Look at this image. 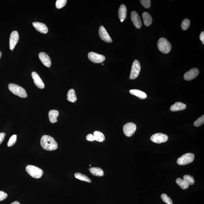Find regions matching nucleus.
Segmentation results:
<instances>
[{
    "label": "nucleus",
    "instance_id": "nucleus-1",
    "mask_svg": "<svg viewBox=\"0 0 204 204\" xmlns=\"http://www.w3.org/2000/svg\"><path fill=\"white\" fill-rule=\"evenodd\" d=\"M41 145L44 150L51 151L58 148V144L53 137L49 135H43L41 138Z\"/></svg>",
    "mask_w": 204,
    "mask_h": 204
},
{
    "label": "nucleus",
    "instance_id": "nucleus-2",
    "mask_svg": "<svg viewBox=\"0 0 204 204\" xmlns=\"http://www.w3.org/2000/svg\"><path fill=\"white\" fill-rule=\"evenodd\" d=\"M157 45L159 50L164 54H168L172 48L170 43L163 37L159 39Z\"/></svg>",
    "mask_w": 204,
    "mask_h": 204
},
{
    "label": "nucleus",
    "instance_id": "nucleus-3",
    "mask_svg": "<svg viewBox=\"0 0 204 204\" xmlns=\"http://www.w3.org/2000/svg\"><path fill=\"white\" fill-rule=\"evenodd\" d=\"M8 89L13 93L22 98H25L27 96L26 91L21 87L14 84H10Z\"/></svg>",
    "mask_w": 204,
    "mask_h": 204
},
{
    "label": "nucleus",
    "instance_id": "nucleus-4",
    "mask_svg": "<svg viewBox=\"0 0 204 204\" xmlns=\"http://www.w3.org/2000/svg\"><path fill=\"white\" fill-rule=\"evenodd\" d=\"M26 171L29 175L35 179H39L43 174L42 170L37 166L29 165L26 167Z\"/></svg>",
    "mask_w": 204,
    "mask_h": 204
},
{
    "label": "nucleus",
    "instance_id": "nucleus-5",
    "mask_svg": "<svg viewBox=\"0 0 204 204\" xmlns=\"http://www.w3.org/2000/svg\"><path fill=\"white\" fill-rule=\"evenodd\" d=\"M194 158L195 155L193 154L187 153L178 158L177 163L179 165H186L193 162L194 160Z\"/></svg>",
    "mask_w": 204,
    "mask_h": 204
},
{
    "label": "nucleus",
    "instance_id": "nucleus-6",
    "mask_svg": "<svg viewBox=\"0 0 204 204\" xmlns=\"http://www.w3.org/2000/svg\"><path fill=\"white\" fill-rule=\"evenodd\" d=\"M141 65L139 61L135 60L132 65L130 78L131 80H134L138 77L140 72Z\"/></svg>",
    "mask_w": 204,
    "mask_h": 204
},
{
    "label": "nucleus",
    "instance_id": "nucleus-7",
    "mask_svg": "<svg viewBox=\"0 0 204 204\" xmlns=\"http://www.w3.org/2000/svg\"><path fill=\"white\" fill-rule=\"evenodd\" d=\"M136 129L137 126L134 123H128L123 126V131L127 137H130L134 134Z\"/></svg>",
    "mask_w": 204,
    "mask_h": 204
},
{
    "label": "nucleus",
    "instance_id": "nucleus-8",
    "mask_svg": "<svg viewBox=\"0 0 204 204\" xmlns=\"http://www.w3.org/2000/svg\"><path fill=\"white\" fill-rule=\"evenodd\" d=\"M150 139L154 143L161 144L167 141L168 140V137L163 133H157L152 135Z\"/></svg>",
    "mask_w": 204,
    "mask_h": 204
},
{
    "label": "nucleus",
    "instance_id": "nucleus-9",
    "mask_svg": "<svg viewBox=\"0 0 204 204\" xmlns=\"http://www.w3.org/2000/svg\"><path fill=\"white\" fill-rule=\"evenodd\" d=\"M89 59L91 61L95 63H101L105 60V56L93 52L89 53Z\"/></svg>",
    "mask_w": 204,
    "mask_h": 204
},
{
    "label": "nucleus",
    "instance_id": "nucleus-10",
    "mask_svg": "<svg viewBox=\"0 0 204 204\" xmlns=\"http://www.w3.org/2000/svg\"><path fill=\"white\" fill-rule=\"evenodd\" d=\"M199 73L198 68H193L184 74V78L186 80H191L196 78Z\"/></svg>",
    "mask_w": 204,
    "mask_h": 204
},
{
    "label": "nucleus",
    "instance_id": "nucleus-11",
    "mask_svg": "<svg viewBox=\"0 0 204 204\" xmlns=\"http://www.w3.org/2000/svg\"><path fill=\"white\" fill-rule=\"evenodd\" d=\"M99 37L104 42L111 43L112 42V39L110 37L106 29L103 26H101L99 30Z\"/></svg>",
    "mask_w": 204,
    "mask_h": 204
},
{
    "label": "nucleus",
    "instance_id": "nucleus-12",
    "mask_svg": "<svg viewBox=\"0 0 204 204\" xmlns=\"http://www.w3.org/2000/svg\"><path fill=\"white\" fill-rule=\"evenodd\" d=\"M19 39V35L18 32L15 31L11 33L10 38V49L13 50L16 46Z\"/></svg>",
    "mask_w": 204,
    "mask_h": 204
},
{
    "label": "nucleus",
    "instance_id": "nucleus-13",
    "mask_svg": "<svg viewBox=\"0 0 204 204\" xmlns=\"http://www.w3.org/2000/svg\"><path fill=\"white\" fill-rule=\"evenodd\" d=\"M131 18L133 24L136 28L140 29L141 28V20L138 13L135 11L132 12L131 14Z\"/></svg>",
    "mask_w": 204,
    "mask_h": 204
},
{
    "label": "nucleus",
    "instance_id": "nucleus-14",
    "mask_svg": "<svg viewBox=\"0 0 204 204\" xmlns=\"http://www.w3.org/2000/svg\"><path fill=\"white\" fill-rule=\"evenodd\" d=\"M32 76L33 79L34 83L36 86L40 89H43L44 88L45 85L38 74L36 72H33L32 73Z\"/></svg>",
    "mask_w": 204,
    "mask_h": 204
},
{
    "label": "nucleus",
    "instance_id": "nucleus-15",
    "mask_svg": "<svg viewBox=\"0 0 204 204\" xmlns=\"http://www.w3.org/2000/svg\"><path fill=\"white\" fill-rule=\"evenodd\" d=\"M39 59L44 66L48 67H50L51 66V61L48 55L44 52H41L39 54Z\"/></svg>",
    "mask_w": 204,
    "mask_h": 204
},
{
    "label": "nucleus",
    "instance_id": "nucleus-16",
    "mask_svg": "<svg viewBox=\"0 0 204 204\" xmlns=\"http://www.w3.org/2000/svg\"><path fill=\"white\" fill-rule=\"evenodd\" d=\"M33 25L35 27L37 31L43 34H46L48 32V29L47 26L43 23L39 22H34Z\"/></svg>",
    "mask_w": 204,
    "mask_h": 204
},
{
    "label": "nucleus",
    "instance_id": "nucleus-17",
    "mask_svg": "<svg viewBox=\"0 0 204 204\" xmlns=\"http://www.w3.org/2000/svg\"><path fill=\"white\" fill-rule=\"evenodd\" d=\"M127 9L126 6L122 4L118 10V16L121 22H123L126 18Z\"/></svg>",
    "mask_w": 204,
    "mask_h": 204
},
{
    "label": "nucleus",
    "instance_id": "nucleus-18",
    "mask_svg": "<svg viewBox=\"0 0 204 204\" xmlns=\"http://www.w3.org/2000/svg\"><path fill=\"white\" fill-rule=\"evenodd\" d=\"M186 104L181 102H176L172 106H171L170 110L172 112H176L184 110L186 109Z\"/></svg>",
    "mask_w": 204,
    "mask_h": 204
},
{
    "label": "nucleus",
    "instance_id": "nucleus-19",
    "mask_svg": "<svg viewBox=\"0 0 204 204\" xmlns=\"http://www.w3.org/2000/svg\"><path fill=\"white\" fill-rule=\"evenodd\" d=\"M59 115V112L57 110H52L49 111V120L50 122L54 123L57 122V118Z\"/></svg>",
    "mask_w": 204,
    "mask_h": 204
},
{
    "label": "nucleus",
    "instance_id": "nucleus-20",
    "mask_svg": "<svg viewBox=\"0 0 204 204\" xmlns=\"http://www.w3.org/2000/svg\"><path fill=\"white\" fill-rule=\"evenodd\" d=\"M130 93L132 95L136 96L140 99H145L147 97L145 93L140 90L132 89L130 90Z\"/></svg>",
    "mask_w": 204,
    "mask_h": 204
},
{
    "label": "nucleus",
    "instance_id": "nucleus-21",
    "mask_svg": "<svg viewBox=\"0 0 204 204\" xmlns=\"http://www.w3.org/2000/svg\"><path fill=\"white\" fill-rule=\"evenodd\" d=\"M144 24L146 27H148L152 24V18L150 14L145 12L142 14Z\"/></svg>",
    "mask_w": 204,
    "mask_h": 204
},
{
    "label": "nucleus",
    "instance_id": "nucleus-22",
    "mask_svg": "<svg viewBox=\"0 0 204 204\" xmlns=\"http://www.w3.org/2000/svg\"><path fill=\"white\" fill-rule=\"evenodd\" d=\"M91 174L94 176H104V173L102 169L99 167H93L89 169Z\"/></svg>",
    "mask_w": 204,
    "mask_h": 204
},
{
    "label": "nucleus",
    "instance_id": "nucleus-23",
    "mask_svg": "<svg viewBox=\"0 0 204 204\" xmlns=\"http://www.w3.org/2000/svg\"><path fill=\"white\" fill-rule=\"evenodd\" d=\"M67 100L72 102H75L77 100V97L75 94V91L71 89L68 91L67 93Z\"/></svg>",
    "mask_w": 204,
    "mask_h": 204
},
{
    "label": "nucleus",
    "instance_id": "nucleus-24",
    "mask_svg": "<svg viewBox=\"0 0 204 204\" xmlns=\"http://www.w3.org/2000/svg\"><path fill=\"white\" fill-rule=\"evenodd\" d=\"M93 136L95 140L97 141L102 142L105 140V136L102 132L98 131H95L94 132Z\"/></svg>",
    "mask_w": 204,
    "mask_h": 204
},
{
    "label": "nucleus",
    "instance_id": "nucleus-25",
    "mask_svg": "<svg viewBox=\"0 0 204 204\" xmlns=\"http://www.w3.org/2000/svg\"><path fill=\"white\" fill-rule=\"evenodd\" d=\"M176 182L179 186H180L182 189H186L189 187V185L184 180L182 179L181 178H178L176 179Z\"/></svg>",
    "mask_w": 204,
    "mask_h": 204
},
{
    "label": "nucleus",
    "instance_id": "nucleus-26",
    "mask_svg": "<svg viewBox=\"0 0 204 204\" xmlns=\"http://www.w3.org/2000/svg\"><path fill=\"white\" fill-rule=\"evenodd\" d=\"M75 177L80 180L85 181L88 183H91V181L87 176L80 173H76L75 174Z\"/></svg>",
    "mask_w": 204,
    "mask_h": 204
},
{
    "label": "nucleus",
    "instance_id": "nucleus-27",
    "mask_svg": "<svg viewBox=\"0 0 204 204\" xmlns=\"http://www.w3.org/2000/svg\"><path fill=\"white\" fill-rule=\"evenodd\" d=\"M183 180L189 185H193L194 184V180L193 176L189 175H186L183 176Z\"/></svg>",
    "mask_w": 204,
    "mask_h": 204
},
{
    "label": "nucleus",
    "instance_id": "nucleus-28",
    "mask_svg": "<svg viewBox=\"0 0 204 204\" xmlns=\"http://www.w3.org/2000/svg\"><path fill=\"white\" fill-rule=\"evenodd\" d=\"M190 25V20L188 19H186L183 20L181 23V27L183 30H186L189 27Z\"/></svg>",
    "mask_w": 204,
    "mask_h": 204
},
{
    "label": "nucleus",
    "instance_id": "nucleus-29",
    "mask_svg": "<svg viewBox=\"0 0 204 204\" xmlns=\"http://www.w3.org/2000/svg\"><path fill=\"white\" fill-rule=\"evenodd\" d=\"M161 198L163 201L165 202V203L167 204H173V202L172 199L169 197L167 196V195L165 194V193H163L161 195Z\"/></svg>",
    "mask_w": 204,
    "mask_h": 204
},
{
    "label": "nucleus",
    "instance_id": "nucleus-30",
    "mask_svg": "<svg viewBox=\"0 0 204 204\" xmlns=\"http://www.w3.org/2000/svg\"><path fill=\"white\" fill-rule=\"evenodd\" d=\"M17 140V135H13L10 137L7 143V146L10 147L12 146L16 143Z\"/></svg>",
    "mask_w": 204,
    "mask_h": 204
},
{
    "label": "nucleus",
    "instance_id": "nucleus-31",
    "mask_svg": "<svg viewBox=\"0 0 204 204\" xmlns=\"http://www.w3.org/2000/svg\"><path fill=\"white\" fill-rule=\"evenodd\" d=\"M67 2L66 0H57L56 3V7L58 9H61L65 6Z\"/></svg>",
    "mask_w": 204,
    "mask_h": 204
},
{
    "label": "nucleus",
    "instance_id": "nucleus-32",
    "mask_svg": "<svg viewBox=\"0 0 204 204\" xmlns=\"http://www.w3.org/2000/svg\"><path fill=\"white\" fill-rule=\"evenodd\" d=\"M204 115H203L201 116V117L198 118V119H197L196 121H195L194 122L193 125H194V126L195 127H197L200 126H201V125L202 124H204Z\"/></svg>",
    "mask_w": 204,
    "mask_h": 204
},
{
    "label": "nucleus",
    "instance_id": "nucleus-33",
    "mask_svg": "<svg viewBox=\"0 0 204 204\" xmlns=\"http://www.w3.org/2000/svg\"><path fill=\"white\" fill-rule=\"evenodd\" d=\"M140 3L144 7L149 8L151 6V1L150 0H141Z\"/></svg>",
    "mask_w": 204,
    "mask_h": 204
},
{
    "label": "nucleus",
    "instance_id": "nucleus-34",
    "mask_svg": "<svg viewBox=\"0 0 204 204\" xmlns=\"http://www.w3.org/2000/svg\"><path fill=\"white\" fill-rule=\"evenodd\" d=\"M8 195L5 192L0 191V201L3 200L7 197Z\"/></svg>",
    "mask_w": 204,
    "mask_h": 204
},
{
    "label": "nucleus",
    "instance_id": "nucleus-35",
    "mask_svg": "<svg viewBox=\"0 0 204 204\" xmlns=\"http://www.w3.org/2000/svg\"><path fill=\"white\" fill-rule=\"evenodd\" d=\"M86 139L89 141H95V138L93 135L92 134H89L86 137Z\"/></svg>",
    "mask_w": 204,
    "mask_h": 204
},
{
    "label": "nucleus",
    "instance_id": "nucleus-36",
    "mask_svg": "<svg viewBox=\"0 0 204 204\" xmlns=\"http://www.w3.org/2000/svg\"><path fill=\"white\" fill-rule=\"evenodd\" d=\"M6 133H0V145L2 143L3 140H4L5 137L6 136Z\"/></svg>",
    "mask_w": 204,
    "mask_h": 204
},
{
    "label": "nucleus",
    "instance_id": "nucleus-37",
    "mask_svg": "<svg viewBox=\"0 0 204 204\" xmlns=\"http://www.w3.org/2000/svg\"><path fill=\"white\" fill-rule=\"evenodd\" d=\"M200 40L202 41V44L204 45V32H201V34H200Z\"/></svg>",
    "mask_w": 204,
    "mask_h": 204
},
{
    "label": "nucleus",
    "instance_id": "nucleus-38",
    "mask_svg": "<svg viewBox=\"0 0 204 204\" xmlns=\"http://www.w3.org/2000/svg\"><path fill=\"white\" fill-rule=\"evenodd\" d=\"M10 204H20V203L18 201H15L12 202V203Z\"/></svg>",
    "mask_w": 204,
    "mask_h": 204
},
{
    "label": "nucleus",
    "instance_id": "nucleus-39",
    "mask_svg": "<svg viewBox=\"0 0 204 204\" xmlns=\"http://www.w3.org/2000/svg\"><path fill=\"white\" fill-rule=\"evenodd\" d=\"M2 56V53L1 51H0V59H1V57Z\"/></svg>",
    "mask_w": 204,
    "mask_h": 204
},
{
    "label": "nucleus",
    "instance_id": "nucleus-40",
    "mask_svg": "<svg viewBox=\"0 0 204 204\" xmlns=\"http://www.w3.org/2000/svg\"><path fill=\"white\" fill-rule=\"evenodd\" d=\"M91 166V164H90L89 166Z\"/></svg>",
    "mask_w": 204,
    "mask_h": 204
}]
</instances>
